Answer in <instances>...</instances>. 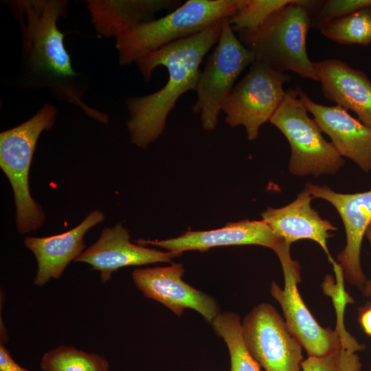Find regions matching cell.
Instances as JSON below:
<instances>
[{
	"label": "cell",
	"mask_w": 371,
	"mask_h": 371,
	"mask_svg": "<svg viewBox=\"0 0 371 371\" xmlns=\"http://www.w3.org/2000/svg\"><path fill=\"white\" fill-rule=\"evenodd\" d=\"M255 60L254 52L235 35L228 18L223 21L216 45L201 71L196 91L197 99L192 106L199 114L204 130H214L221 106L234 87L236 80Z\"/></svg>",
	"instance_id": "ba28073f"
},
{
	"label": "cell",
	"mask_w": 371,
	"mask_h": 371,
	"mask_svg": "<svg viewBox=\"0 0 371 371\" xmlns=\"http://www.w3.org/2000/svg\"><path fill=\"white\" fill-rule=\"evenodd\" d=\"M290 247L291 244L284 240L275 251L282 267L284 287L282 289L273 281L271 293L281 306L289 330L306 350L308 357L324 356L341 348L355 352L364 350V345L349 333L338 328H323L315 320L299 293L300 266L292 259Z\"/></svg>",
	"instance_id": "52a82bcc"
},
{
	"label": "cell",
	"mask_w": 371,
	"mask_h": 371,
	"mask_svg": "<svg viewBox=\"0 0 371 371\" xmlns=\"http://www.w3.org/2000/svg\"><path fill=\"white\" fill-rule=\"evenodd\" d=\"M216 335L222 337L229 350V371H260V366L247 350L242 335V324L234 312L220 313L211 323Z\"/></svg>",
	"instance_id": "ffe728a7"
},
{
	"label": "cell",
	"mask_w": 371,
	"mask_h": 371,
	"mask_svg": "<svg viewBox=\"0 0 371 371\" xmlns=\"http://www.w3.org/2000/svg\"><path fill=\"white\" fill-rule=\"evenodd\" d=\"M91 22L105 37H117L136 25L150 21L162 10H175L179 0H91L87 1Z\"/></svg>",
	"instance_id": "d6986e66"
},
{
	"label": "cell",
	"mask_w": 371,
	"mask_h": 371,
	"mask_svg": "<svg viewBox=\"0 0 371 371\" xmlns=\"http://www.w3.org/2000/svg\"><path fill=\"white\" fill-rule=\"evenodd\" d=\"M42 371H109L106 359L71 346H60L46 352L41 358Z\"/></svg>",
	"instance_id": "44dd1931"
},
{
	"label": "cell",
	"mask_w": 371,
	"mask_h": 371,
	"mask_svg": "<svg viewBox=\"0 0 371 371\" xmlns=\"http://www.w3.org/2000/svg\"><path fill=\"white\" fill-rule=\"evenodd\" d=\"M304 190L313 198L322 199L336 209L342 220L346 243L337 255L346 280L362 290L366 277L360 261V254L363 236L371 223V190L354 194L339 193L327 186L308 183Z\"/></svg>",
	"instance_id": "8fae6325"
},
{
	"label": "cell",
	"mask_w": 371,
	"mask_h": 371,
	"mask_svg": "<svg viewBox=\"0 0 371 371\" xmlns=\"http://www.w3.org/2000/svg\"><path fill=\"white\" fill-rule=\"evenodd\" d=\"M324 95L371 128V80L366 74L335 58L313 62Z\"/></svg>",
	"instance_id": "e0dca14e"
},
{
	"label": "cell",
	"mask_w": 371,
	"mask_h": 371,
	"mask_svg": "<svg viewBox=\"0 0 371 371\" xmlns=\"http://www.w3.org/2000/svg\"><path fill=\"white\" fill-rule=\"evenodd\" d=\"M312 195L306 190L300 192L289 204L278 208L268 207L261 213L262 220L276 235L285 242L293 243L302 239L312 240L318 243L333 262L327 247V240L337 227L323 218L311 207Z\"/></svg>",
	"instance_id": "ac0fdd59"
},
{
	"label": "cell",
	"mask_w": 371,
	"mask_h": 371,
	"mask_svg": "<svg viewBox=\"0 0 371 371\" xmlns=\"http://www.w3.org/2000/svg\"><path fill=\"white\" fill-rule=\"evenodd\" d=\"M367 8H371V0H328L312 20V25L318 28L326 22Z\"/></svg>",
	"instance_id": "d4e9b609"
},
{
	"label": "cell",
	"mask_w": 371,
	"mask_h": 371,
	"mask_svg": "<svg viewBox=\"0 0 371 371\" xmlns=\"http://www.w3.org/2000/svg\"><path fill=\"white\" fill-rule=\"evenodd\" d=\"M181 254L131 243L128 231L119 223L112 227L104 228L98 240L74 261L89 264L92 269L99 271L101 281L106 283L113 272L122 267L170 262L172 258Z\"/></svg>",
	"instance_id": "4fadbf2b"
},
{
	"label": "cell",
	"mask_w": 371,
	"mask_h": 371,
	"mask_svg": "<svg viewBox=\"0 0 371 371\" xmlns=\"http://www.w3.org/2000/svg\"><path fill=\"white\" fill-rule=\"evenodd\" d=\"M283 241L262 220H243L228 223L216 229L188 231L177 238L161 240L138 239L136 243L142 245H155L168 251L182 254L186 251H205L216 247L243 245H261L275 251Z\"/></svg>",
	"instance_id": "9a60e30c"
},
{
	"label": "cell",
	"mask_w": 371,
	"mask_h": 371,
	"mask_svg": "<svg viewBox=\"0 0 371 371\" xmlns=\"http://www.w3.org/2000/svg\"><path fill=\"white\" fill-rule=\"evenodd\" d=\"M242 335L251 357L265 371H302V346L270 304L255 306L244 318Z\"/></svg>",
	"instance_id": "30bf717a"
},
{
	"label": "cell",
	"mask_w": 371,
	"mask_h": 371,
	"mask_svg": "<svg viewBox=\"0 0 371 371\" xmlns=\"http://www.w3.org/2000/svg\"><path fill=\"white\" fill-rule=\"evenodd\" d=\"M365 236L368 239L369 242L371 245V223L369 225V226L367 228V230L366 232ZM362 291L363 295L365 297H371V279L369 280H367Z\"/></svg>",
	"instance_id": "83f0119b"
},
{
	"label": "cell",
	"mask_w": 371,
	"mask_h": 371,
	"mask_svg": "<svg viewBox=\"0 0 371 371\" xmlns=\"http://www.w3.org/2000/svg\"><path fill=\"white\" fill-rule=\"evenodd\" d=\"M104 218V213L95 210L76 227L63 234L46 237L26 236L24 245L34 254L38 265L34 284L43 286L52 278L58 279L67 265L84 251L87 232Z\"/></svg>",
	"instance_id": "2e32d148"
},
{
	"label": "cell",
	"mask_w": 371,
	"mask_h": 371,
	"mask_svg": "<svg viewBox=\"0 0 371 371\" xmlns=\"http://www.w3.org/2000/svg\"><path fill=\"white\" fill-rule=\"evenodd\" d=\"M321 1L292 0L259 28L238 32L240 41L254 52L255 60L281 72L292 71L318 81L308 56L306 38L312 25L311 11Z\"/></svg>",
	"instance_id": "3957f363"
},
{
	"label": "cell",
	"mask_w": 371,
	"mask_h": 371,
	"mask_svg": "<svg viewBox=\"0 0 371 371\" xmlns=\"http://www.w3.org/2000/svg\"><path fill=\"white\" fill-rule=\"evenodd\" d=\"M56 108L44 104L31 118L0 134V167L14 193L15 220L18 231L27 234L42 226V206L31 196L29 174L38 139L49 130L56 120Z\"/></svg>",
	"instance_id": "5b68a950"
},
{
	"label": "cell",
	"mask_w": 371,
	"mask_h": 371,
	"mask_svg": "<svg viewBox=\"0 0 371 371\" xmlns=\"http://www.w3.org/2000/svg\"><path fill=\"white\" fill-rule=\"evenodd\" d=\"M308 112L296 88H289L269 120L289 143V172L297 176L335 175L345 161L333 144L324 138Z\"/></svg>",
	"instance_id": "8992f818"
},
{
	"label": "cell",
	"mask_w": 371,
	"mask_h": 371,
	"mask_svg": "<svg viewBox=\"0 0 371 371\" xmlns=\"http://www.w3.org/2000/svg\"><path fill=\"white\" fill-rule=\"evenodd\" d=\"M369 371H371V365H370V370H369Z\"/></svg>",
	"instance_id": "f1b7e54d"
},
{
	"label": "cell",
	"mask_w": 371,
	"mask_h": 371,
	"mask_svg": "<svg viewBox=\"0 0 371 371\" xmlns=\"http://www.w3.org/2000/svg\"><path fill=\"white\" fill-rule=\"evenodd\" d=\"M185 272L181 263L167 267L135 269L133 280L148 298L154 300L180 317L186 308L199 313L209 323L220 313L216 300L182 280Z\"/></svg>",
	"instance_id": "7c38bea8"
},
{
	"label": "cell",
	"mask_w": 371,
	"mask_h": 371,
	"mask_svg": "<svg viewBox=\"0 0 371 371\" xmlns=\"http://www.w3.org/2000/svg\"><path fill=\"white\" fill-rule=\"evenodd\" d=\"M358 321L363 331L371 337V302L359 309Z\"/></svg>",
	"instance_id": "4316f807"
},
{
	"label": "cell",
	"mask_w": 371,
	"mask_h": 371,
	"mask_svg": "<svg viewBox=\"0 0 371 371\" xmlns=\"http://www.w3.org/2000/svg\"><path fill=\"white\" fill-rule=\"evenodd\" d=\"M326 38L344 45L371 43V8L335 19L318 27Z\"/></svg>",
	"instance_id": "7402d4cb"
},
{
	"label": "cell",
	"mask_w": 371,
	"mask_h": 371,
	"mask_svg": "<svg viewBox=\"0 0 371 371\" xmlns=\"http://www.w3.org/2000/svg\"><path fill=\"white\" fill-rule=\"evenodd\" d=\"M22 27V50L30 69L45 79L46 86L60 89L63 97L92 110L63 85L76 76L57 22L67 14L68 2L62 0H19L9 3Z\"/></svg>",
	"instance_id": "7a4b0ae2"
},
{
	"label": "cell",
	"mask_w": 371,
	"mask_h": 371,
	"mask_svg": "<svg viewBox=\"0 0 371 371\" xmlns=\"http://www.w3.org/2000/svg\"><path fill=\"white\" fill-rule=\"evenodd\" d=\"M298 97L313 115L322 132L329 136L341 157L352 160L365 172L371 170V128L353 117L346 109L313 101L300 87Z\"/></svg>",
	"instance_id": "5bb4252c"
},
{
	"label": "cell",
	"mask_w": 371,
	"mask_h": 371,
	"mask_svg": "<svg viewBox=\"0 0 371 371\" xmlns=\"http://www.w3.org/2000/svg\"><path fill=\"white\" fill-rule=\"evenodd\" d=\"M0 371H30L19 365L3 342H0Z\"/></svg>",
	"instance_id": "484cf974"
},
{
	"label": "cell",
	"mask_w": 371,
	"mask_h": 371,
	"mask_svg": "<svg viewBox=\"0 0 371 371\" xmlns=\"http://www.w3.org/2000/svg\"><path fill=\"white\" fill-rule=\"evenodd\" d=\"M224 19L135 62L146 81L150 79L154 69L160 65L167 69L169 79L156 92L126 99L130 115L126 126L133 144L147 148L164 133L168 115L175 107L178 99L187 91L196 90L200 65L207 53L218 43Z\"/></svg>",
	"instance_id": "6da1fadb"
},
{
	"label": "cell",
	"mask_w": 371,
	"mask_h": 371,
	"mask_svg": "<svg viewBox=\"0 0 371 371\" xmlns=\"http://www.w3.org/2000/svg\"><path fill=\"white\" fill-rule=\"evenodd\" d=\"M248 0H188L158 19L142 22L115 38L120 65L125 66L172 43L229 18Z\"/></svg>",
	"instance_id": "277c9868"
},
{
	"label": "cell",
	"mask_w": 371,
	"mask_h": 371,
	"mask_svg": "<svg viewBox=\"0 0 371 371\" xmlns=\"http://www.w3.org/2000/svg\"><path fill=\"white\" fill-rule=\"evenodd\" d=\"M291 78L286 73L254 61L222 104L225 122L232 128L243 126L247 139H256L260 126L269 121L282 101L286 93L283 85Z\"/></svg>",
	"instance_id": "9c48e42d"
},
{
	"label": "cell",
	"mask_w": 371,
	"mask_h": 371,
	"mask_svg": "<svg viewBox=\"0 0 371 371\" xmlns=\"http://www.w3.org/2000/svg\"><path fill=\"white\" fill-rule=\"evenodd\" d=\"M357 352L341 348L321 357H308L302 363V371H361Z\"/></svg>",
	"instance_id": "cb8c5ba5"
},
{
	"label": "cell",
	"mask_w": 371,
	"mask_h": 371,
	"mask_svg": "<svg viewBox=\"0 0 371 371\" xmlns=\"http://www.w3.org/2000/svg\"><path fill=\"white\" fill-rule=\"evenodd\" d=\"M292 0H248L228 18L234 32H250L259 28L276 11Z\"/></svg>",
	"instance_id": "603a6c76"
}]
</instances>
